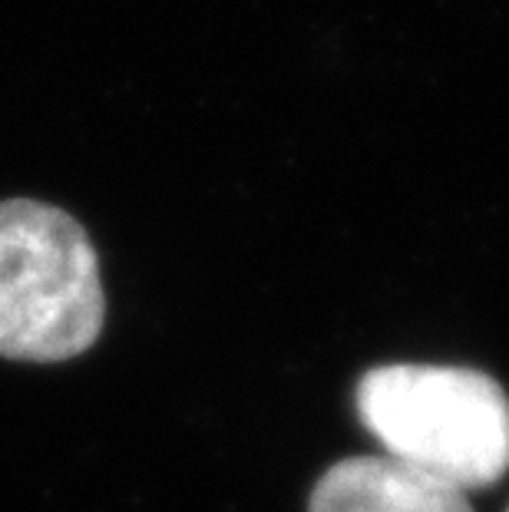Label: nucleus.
Masks as SVG:
<instances>
[{"label":"nucleus","mask_w":509,"mask_h":512,"mask_svg":"<svg viewBox=\"0 0 509 512\" xmlns=\"http://www.w3.org/2000/svg\"><path fill=\"white\" fill-rule=\"evenodd\" d=\"M357 417L387 456L463 493L509 470V397L483 370L374 367L357 384Z\"/></svg>","instance_id":"1"},{"label":"nucleus","mask_w":509,"mask_h":512,"mask_svg":"<svg viewBox=\"0 0 509 512\" xmlns=\"http://www.w3.org/2000/svg\"><path fill=\"white\" fill-rule=\"evenodd\" d=\"M103 321L100 258L83 225L47 202H0V357L70 361Z\"/></svg>","instance_id":"2"},{"label":"nucleus","mask_w":509,"mask_h":512,"mask_svg":"<svg viewBox=\"0 0 509 512\" xmlns=\"http://www.w3.org/2000/svg\"><path fill=\"white\" fill-rule=\"evenodd\" d=\"M308 512H473L463 489L394 456H351L328 466Z\"/></svg>","instance_id":"3"}]
</instances>
